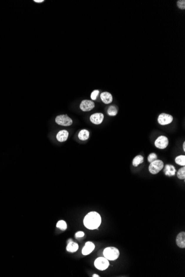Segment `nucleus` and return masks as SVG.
<instances>
[{
	"mask_svg": "<svg viewBox=\"0 0 185 277\" xmlns=\"http://www.w3.org/2000/svg\"><path fill=\"white\" fill-rule=\"evenodd\" d=\"M101 222V216L98 212H90L84 217V225L89 230H94L99 227Z\"/></svg>",
	"mask_w": 185,
	"mask_h": 277,
	"instance_id": "obj_1",
	"label": "nucleus"
},
{
	"mask_svg": "<svg viewBox=\"0 0 185 277\" xmlns=\"http://www.w3.org/2000/svg\"><path fill=\"white\" fill-rule=\"evenodd\" d=\"M103 254L105 258L110 260L114 261L118 258L120 255L119 250L114 247H107L104 250Z\"/></svg>",
	"mask_w": 185,
	"mask_h": 277,
	"instance_id": "obj_2",
	"label": "nucleus"
},
{
	"mask_svg": "<svg viewBox=\"0 0 185 277\" xmlns=\"http://www.w3.org/2000/svg\"><path fill=\"white\" fill-rule=\"evenodd\" d=\"M164 163L161 160H156L151 163L149 167V172L152 174H156L164 168Z\"/></svg>",
	"mask_w": 185,
	"mask_h": 277,
	"instance_id": "obj_3",
	"label": "nucleus"
},
{
	"mask_svg": "<svg viewBox=\"0 0 185 277\" xmlns=\"http://www.w3.org/2000/svg\"><path fill=\"white\" fill-rule=\"evenodd\" d=\"M55 121L58 125L62 126H69L73 123L72 120L66 115L58 116L56 118Z\"/></svg>",
	"mask_w": 185,
	"mask_h": 277,
	"instance_id": "obj_4",
	"label": "nucleus"
},
{
	"mask_svg": "<svg viewBox=\"0 0 185 277\" xmlns=\"http://www.w3.org/2000/svg\"><path fill=\"white\" fill-rule=\"evenodd\" d=\"M94 266L96 268L100 271H104L109 267L108 259L105 257H99L95 260Z\"/></svg>",
	"mask_w": 185,
	"mask_h": 277,
	"instance_id": "obj_5",
	"label": "nucleus"
},
{
	"mask_svg": "<svg viewBox=\"0 0 185 277\" xmlns=\"http://www.w3.org/2000/svg\"><path fill=\"white\" fill-rule=\"evenodd\" d=\"M173 120L174 118L170 115L165 113H162L159 115L157 121L160 125L165 126L171 123L173 121Z\"/></svg>",
	"mask_w": 185,
	"mask_h": 277,
	"instance_id": "obj_6",
	"label": "nucleus"
},
{
	"mask_svg": "<svg viewBox=\"0 0 185 277\" xmlns=\"http://www.w3.org/2000/svg\"><path fill=\"white\" fill-rule=\"evenodd\" d=\"M169 145V140L166 137L161 136L159 137L155 141V146L159 149H165Z\"/></svg>",
	"mask_w": 185,
	"mask_h": 277,
	"instance_id": "obj_7",
	"label": "nucleus"
},
{
	"mask_svg": "<svg viewBox=\"0 0 185 277\" xmlns=\"http://www.w3.org/2000/svg\"><path fill=\"white\" fill-rule=\"evenodd\" d=\"M95 107V103L93 101L89 100H84L81 102L80 108L81 110L84 112L90 111Z\"/></svg>",
	"mask_w": 185,
	"mask_h": 277,
	"instance_id": "obj_8",
	"label": "nucleus"
},
{
	"mask_svg": "<svg viewBox=\"0 0 185 277\" xmlns=\"http://www.w3.org/2000/svg\"><path fill=\"white\" fill-rule=\"evenodd\" d=\"M104 120V115L102 113H95L90 116L91 122L95 125L101 124Z\"/></svg>",
	"mask_w": 185,
	"mask_h": 277,
	"instance_id": "obj_9",
	"label": "nucleus"
},
{
	"mask_svg": "<svg viewBox=\"0 0 185 277\" xmlns=\"http://www.w3.org/2000/svg\"><path fill=\"white\" fill-rule=\"evenodd\" d=\"M95 248V245L91 242H86L85 246L82 249V254L83 255H88L91 254Z\"/></svg>",
	"mask_w": 185,
	"mask_h": 277,
	"instance_id": "obj_10",
	"label": "nucleus"
},
{
	"mask_svg": "<svg viewBox=\"0 0 185 277\" xmlns=\"http://www.w3.org/2000/svg\"><path fill=\"white\" fill-rule=\"evenodd\" d=\"M176 244L181 249L185 247V232H181L176 237Z\"/></svg>",
	"mask_w": 185,
	"mask_h": 277,
	"instance_id": "obj_11",
	"label": "nucleus"
},
{
	"mask_svg": "<svg viewBox=\"0 0 185 277\" xmlns=\"http://www.w3.org/2000/svg\"><path fill=\"white\" fill-rule=\"evenodd\" d=\"M101 101L105 104H109L113 101V96L108 92H103L100 95Z\"/></svg>",
	"mask_w": 185,
	"mask_h": 277,
	"instance_id": "obj_12",
	"label": "nucleus"
},
{
	"mask_svg": "<svg viewBox=\"0 0 185 277\" xmlns=\"http://www.w3.org/2000/svg\"><path fill=\"white\" fill-rule=\"evenodd\" d=\"M68 136H69V132L66 130H64L60 131L57 133L56 138H57V140L59 142H63L67 140Z\"/></svg>",
	"mask_w": 185,
	"mask_h": 277,
	"instance_id": "obj_13",
	"label": "nucleus"
},
{
	"mask_svg": "<svg viewBox=\"0 0 185 277\" xmlns=\"http://www.w3.org/2000/svg\"><path fill=\"white\" fill-rule=\"evenodd\" d=\"M164 172L167 176L171 177L175 175L176 169L175 167L172 165H166Z\"/></svg>",
	"mask_w": 185,
	"mask_h": 277,
	"instance_id": "obj_14",
	"label": "nucleus"
},
{
	"mask_svg": "<svg viewBox=\"0 0 185 277\" xmlns=\"http://www.w3.org/2000/svg\"><path fill=\"white\" fill-rule=\"evenodd\" d=\"M78 249V244L73 241H71L69 243H68V246L66 247L67 251L71 252V253L76 252Z\"/></svg>",
	"mask_w": 185,
	"mask_h": 277,
	"instance_id": "obj_15",
	"label": "nucleus"
},
{
	"mask_svg": "<svg viewBox=\"0 0 185 277\" xmlns=\"http://www.w3.org/2000/svg\"><path fill=\"white\" fill-rule=\"evenodd\" d=\"M89 137V132L86 130H82L79 132L78 138L81 141H86Z\"/></svg>",
	"mask_w": 185,
	"mask_h": 277,
	"instance_id": "obj_16",
	"label": "nucleus"
},
{
	"mask_svg": "<svg viewBox=\"0 0 185 277\" xmlns=\"http://www.w3.org/2000/svg\"><path fill=\"white\" fill-rule=\"evenodd\" d=\"M144 162V157L142 155H139L136 156L133 160V165L134 167H138Z\"/></svg>",
	"mask_w": 185,
	"mask_h": 277,
	"instance_id": "obj_17",
	"label": "nucleus"
},
{
	"mask_svg": "<svg viewBox=\"0 0 185 277\" xmlns=\"http://www.w3.org/2000/svg\"><path fill=\"white\" fill-rule=\"evenodd\" d=\"M175 162L176 164L181 166L185 167V155H179L175 158Z\"/></svg>",
	"mask_w": 185,
	"mask_h": 277,
	"instance_id": "obj_18",
	"label": "nucleus"
},
{
	"mask_svg": "<svg viewBox=\"0 0 185 277\" xmlns=\"http://www.w3.org/2000/svg\"><path fill=\"white\" fill-rule=\"evenodd\" d=\"M108 113L109 116H115L118 113V109L115 106H111L108 110Z\"/></svg>",
	"mask_w": 185,
	"mask_h": 277,
	"instance_id": "obj_19",
	"label": "nucleus"
},
{
	"mask_svg": "<svg viewBox=\"0 0 185 277\" xmlns=\"http://www.w3.org/2000/svg\"><path fill=\"white\" fill-rule=\"evenodd\" d=\"M57 227L60 230L62 231H65L67 228V225L66 223L63 220H61L59 221L57 224Z\"/></svg>",
	"mask_w": 185,
	"mask_h": 277,
	"instance_id": "obj_20",
	"label": "nucleus"
},
{
	"mask_svg": "<svg viewBox=\"0 0 185 277\" xmlns=\"http://www.w3.org/2000/svg\"><path fill=\"white\" fill-rule=\"evenodd\" d=\"M177 178L180 179H185V167H183L179 170L177 174Z\"/></svg>",
	"mask_w": 185,
	"mask_h": 277,
	"instance_id": "obj_21",
	"label": "nucleus"
},
{
	"mask_svg": "<svg viewBox=\"0 0 185 277\" xmlns=\"http://www.w3.org/2000/svg\"><path fill=\"white\" fill-rule=\"evenodd\" d=\"M157 159V156L155 153H152L150 154L148 156V158H147L148 162L150 163H151L152 162L156 160Z\"/></svg>",
	"mask_w": 185,
	"mask_h": 277,
	"instance_id": "obj_22",
	"label": "nucleus"
},
{
	"mask_svg": "<svg viewBox=\"0 0 185 277\" xmlns=\"http://www.w3.org/2000/svg\"><path fill=\"white\" fill-rule=\"evenodd\" d=\"M177 5L178 7L181 9H185V0H179L177 2Z\"/></svg>",
	"mask_w": 185,
	"mask_h": 277,
	"instance_id": "obj_23",
	"label": "nucleus"
},
{
	"mask_svg": "<svg viewBox=\"0 0 185 277\" xmlns=\"http://www.w3.org/2000/svg\"><path fill=\"white\" fill-rule=\"evenodd\" d=\"M99 93V90H95L94 91H93L91 93V96H90L91 99H92L93 100H95L96 99L97 96H98Z\"/></svg>",
	"mask_w": 185,
	"mask_h": 277,
	"instance_id": "obj_24",
	"label": "nucleus"
},
{
	"mask_svg": "<svg viewBox=\"0 0 185 277\" xmlns=\"http://www.w3.org/2000/svg\"><path fill=\"white\" fill-rule=\"evenodd\" d=\"M84 236V233L83 231H78L76 234V239L81 238Z\"/></svg>",
	"mask_w": 185,
	"mask_h": 277,
	"instance_id": "obj_25",
	"label": "nucleus"
},
{
	"mask_svg": "<svg viewBox=\"0 0 185 277\" xmlns=\"http://www.w3.org/2000/svg\"><path fill=\"white\" fill-rule=\"evenodd\" d=\"M34 2L36 3H42L44 2V0H34Z\"/></svg>",
	"mask_w": 185,
	"mask_h": 277,
	"instance_id": "obj_26",
	"label": "nucleus"
},
{
	"mask_svg": "<svg viewBox=\"0 0 185 277\" xmlns=\"http://www.w3.org/2000/svg\"><path fill=\"white\" fill-rule=\"evenodd\" d=\"M183 150H184V151L185 152V142H184V143H183Z\"/></svg>",
	"mask_w": 185,
	"mask_h": 277,
	"instance_id": "obj_27",
	"label": "nucleus"
},
{
	"mask_svg": "<svg viewBox=\"0 0 185 277\" xmlns=\"http://www.w3.org/2000/svg\"><path fill=\"white\" fill-rule=\"evenodd\" d=\"M100 276H99V275L98 274H93V277H99Z\"/></svg>",
	"mask_w": 185,
	"mask_h": 277,
	"instance_id": "obj_28",
	"label": "nucleus"
}]
</instances>
